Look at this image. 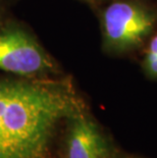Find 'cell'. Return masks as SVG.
I'll list each match as a JSON object with an SVG mask.
<instances>
[{
	"mask_svg": "<svg viewBox=\"0 0 157 158\" xmlns=\"http://www.w3.org/2000/svg\"><path fill=\"white\" fill-rule=\"evenodd\" d=\"M84 108L68 82L0 79V158H56L59 127Z\"/></svg>",
	"mask_w": 157,
	"mask_h": 158,
	"instance_id": "obj_1",
	"label": "cell"
},
{
	"mask_svg": "<svg viewBox=\"0 0 157 158\" xmlns=\"http://www.w3.org/2000/svg\"><path fill=\"white\" fill-rule=\"evenodd\" d=\"M52 69L49 56L27 32L10 29L0 33V70L36 78Z\"/></svg>",
	"mask_w": 157,
	"mask_h": 158,
	"instance_id": "obj_2",
	"label": "cell"
},
{
	"mask_svg": "<svg viewBox=\"0 0 157 158\" xmlns=\"http://www.w3.org/2000/svg\"><path fill=\"white\" fill-rule=\"evenodd\" d=\"M154 27L149 11L129 2H113L103 13V31L107 43L116 49L140 44Z\"/></svg>",
	"mask_w": 157,
	"mask_h": 158,
	"instance_id": "obj_3",
	"label": "cell"
},
{
	"mask_svg": "<svg viewBox=\"0 0 157 158\" xmlns=\"http://www.w3.org/2000/svg\"><path fill=\"white\" fill-rule=\"evenodd\" d=\"M66 123L58 158H107L114 153L107 137L85 108Z\"/></svg>",
	"mask_w": 157,
	"mask_h": 158,
	"instance_id": "obj_4",
	"label": "cell"
},
{
	"mask_svg": "<svg viewBox=\"0 0 157 158\" xmlns=\"http://www.w3.org/2000/svg\"><path fill=\"white\" fill-rule=\"evenodd\" d=\"M146 64L148 70L152 75L157 76V56L147 55L146 57Z\"/></svg>",
	"mask_w": 157,
	"mask_h": 158,
	"instance_id": "obj_5",
	"label": "cell"
},
{
	"mask_svg": "<svg viewBox=\"0 0 157 158\" xmlns=\"http://www.w3.org/2000/svg\"><path fill=\"white\" fill-rule=\"evenodd\" d=\"M147 55H152V56H157V35L152 39L151 43H150L149 50Z\"/></svg>",
	"mask_w": 157,
	"mask_h": 158,
	"instance_id": "obj_6",
	"label": "cell"
},
{
	"mask_svg": "<svg viewBox=\"0 0 157 158\" xmlns=\"http://www.w3.org/2000/svg\"><path fill=\"white\" fill-rule=\"evenodd\" d=\"M107 158H119L118 155H116V154H115V152L114 153H113V154H111V155H110V156H108Z\"/></svg>",
	"mask_w": 157,
	"mask_h": 158,
	"instance_id": "obj_7",
	"label": "cell"
},
{
	"mask_svg": "<svg viewBox=\"0 0 157 158\" xmlns=\"http://www.w3.org/2000/svg\"><path fill=\"white\" fill-rule=\"evenodd\" d=\"M126 158H137V157H126Z\"/></svg>",
	"mask_w": 157,
	"mask_h": 158,
	"instance_id": "obj_8",
	"label": "cell"
}]
</instances>
